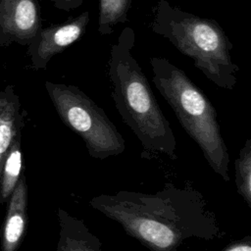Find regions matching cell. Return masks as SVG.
I'll return each mask as SVG.
<instances>
[{
  "instance_id": "10",
  "label": "cell",
  "mask_w": 251,
  "mask_h": 251,
  "mask_svg": "<svg viewBox=\"0 0 251 251\" xmlns=\"http://www.w3.org/2000/svg\"><path fill=\"white\" fill-rule=\"evenodd\" d=\"M59 240L56 251H105L100 239L86 224L60 208L57 211Z\"/></svg>"
},
{
  "instance_id": "12",
  "label": "cell",
  "mask_w": 251,
  "mask_h": 251,
  "mask_svg": "<svg viewBox=\"0 0 251 251\" xmlns=\"http://www.w3.org/2000/svg\"><path fill=\"white\" fill-rule=\"evenodd\" d=\"M130 4L131 0H99V34H111L117 25L126 23Z\"/></svg>"
},
{
  "instance_id": "2",
  "label": "cell",
  "mask_w": 251,
  "mask_h": 251,
  "mask_svg": "<svg viewBox=\"0 0 251 251\" xmlns=\"http://www.w3.org/2000/svg\"><path fill=\"white\" fill-rule=\"evenodd\" d=\"M134 41L133 29L126 26L111 46L108 75L112 83V98L124 123L145 151L176 160V141L173 128L132 54Z\"/></svg>"
},
{
  "instance_id": "9",
  "label": "cell",
  "mask_w": 251,
  "mask_h": 251,
  "mask_svg": "<svg viewBox=\"0 0 251 251\" xmlns=\"http://www.w3.org/2000/svg\"><path fill=\"white\" fill-rule=\"evenodd\" d=\"M25 114L13 85H7L0 90V176L9 148L22 135Z\"/></svg>"
},
{
  "instance_id": "7",
  "label": "cell",
  "mask_w": 251,
  "mask_h": 251,
  "mask_svg": "<svg viewBox=\"0 0 251 251\" xmlns=\"http://www.w3.org/2000/svg\"><path fill=\"white\" fill-rule=\"evenodd\" d=\"M42 27L38 0H0V46H27Z\"/></svg>"
},
{
  "instance_id": "3",
  "label": "cell",
  "mask_w": 251,
  "mask_h": 251,
  "mask_svg": "<svg viewBox=\"0 0 251 251\" xmlns=\"http://www.w3.org/2000/svg\"><path fill=\"white\" fill-rule=\"evenodd\" d=\"M150 28L191 58L194 66L218 87L234 88L239 68L231 60L233 45L217 21L159 0L152 10Z\"/></svg>"
},
{
  "instance_id": "8",
  "label": "cell",
  "mask_w": 251,
  "mask_h": 251,
  "mask_svg": "<svg viewBox=\"0 0 251 251\" xmlns=\"http://www.w3.org/2000/svg\"><path fill=\"white\" fill-rule=\"evenodd\" d=\"M27 187L22 173L13 190L1 230V251H17L23 241L27 225Z\"/></svg>"
},
{
  "instance_id": "14",
  "label": "cell",
  "mask_w": 251,
  "mask_h": 251,
  "mask_svg": "<svg viewBox=\"0 0 251 251\" xmlns=\"http://www.w3.org/2000/svg\"><path fill=\"white\" fill-rule=\"evenodd\" d=\"M220 251H251V236L246 235L243 238L232 241Z\"/></svg>"
},
{
  "instance_id": "4",
  "label": "cell",
  "mask_w": 251,
  "mask_h": 251,
  "mask_svg": "<svg viewBox=\"0 0 251 251\" xmlns=\"http://www.w3.org/2000/svg\"><path fill=\"white\" fill-rule=\"evenodd\" d=\"M152 81L174 110L185 132L200 147L211 169L229 181V155L218 115L202 90L176 65L165 58L150 59Z\"/></svg>"
},
{
  "instance_id": "11",
  "label": "cell",
  "mask_w": 251,
  "mask_h": 251,
  "mask_svg": "<svg viewBox=\"0 0 251 251\" xmlns=\"http://www.w3.org/2000/svg\"><path fill=\"white\" fill-rule=\"evenodd\" d=\"M21 136H18L13 141L3 163L0 176V204L4 203L11 196L22 175Z\"/></svg>"
},
{
  "instance_id": "15",
  "label": "cell",
  "mask_w": 251,
  "mask_h": 251,
  "mask_svg": "<svg viewBox=\"0 0 251 251\" xmlns=\"http://www.w3.org/2000/svg\"><path fill=\"white\" fill-rule=\"evenodd\" d=\"M54 7L65 11V12H71L76 8H78L83 0H51Z\"/></svg>"
},
{
  "instance_id": "6",
  "label": "cell",
  "mask_w": 251,
  "mask_h": 251,
  "mask_svg": "<svg viewBox=\"0 0 251 251\" xmlns=\"http://www.w3.org/2000/svg\"><path fill=\"white\" fill-rule=\"evenodd\" d=\"M89 12L85 11L66 22L41 27L27 45L26 54L30 68L34 71L46 70L50 60L77 41L86 31Z\"/></svg>"
},
{
  "instance_id": "1",
  "label": "cell",
  "mask_w": 251,
  "mask_h": 251,
  "mask_svg": "<svg viewBox=\"0 0 251 251\" xmlns=\"http://www.w3.org/2000/svg\"><path fill=\"white\" fill-rule=\"evenodd\" d=\"M89 204L149 251H177L189 239L224 235L204 196L190 186L167 183L155 193L122 190L94 196Z\"/></svg>"
},
{
  "instance_id": "5",
  "label": "cell",
  "mask_w": 251,
  "mask_h": 251,
  "mask_svg": "<svg viewBox=\"0 0 251 251\" xmlns=\"http://www.w3.org/2000/svg\"><path fill=\"white\" fill-rule=\"evenodd\" d=\"M45 88L62 123L83 140L88 154L104 160L126 150V140L99 107L80 88L45 81Z\"/></svg>"
},
{
  "instance_id": "13",
  "label": "cell",
  "mask_w": 251,
  "mask_h": 251,
  "mask_svg": "<svg viewBox=\"0 0 251 251\" xmlns=\"http://www.w3.org/2000/svg\"><path fill=\"white\" fill-rule=\"evenodd\" d=\"M237 193L251 208V138H247L234 161Z\"/></svg>"
}]
</instances>
